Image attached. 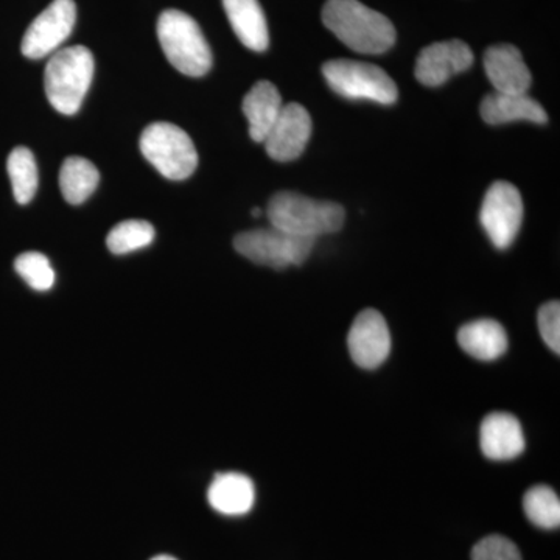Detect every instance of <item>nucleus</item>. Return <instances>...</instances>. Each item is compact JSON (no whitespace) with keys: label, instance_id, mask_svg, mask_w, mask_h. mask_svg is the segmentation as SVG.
Instances as JSON below:
<instances>
[{"label":"nucleus","instance_id":"obj_7","mask_svg":"<svg viewBox=\"0 0 560 560\" xmlns=\"http://www.w3.org/2000/svg\"><path fill=\"white\" fill-rule=\"evenodd\" d=\"M315 243L316 238L300 237L271 226L242 232L234 238V248L253 264L283 270L304 264L315 248Z\"/></svg>","mask_w":560,"mask_h":560},{"label":"nucleus","instance_id":"obj_14","mask_svg":"<svg viewBox=\"0 0 560 560\" xmlns=\"http://www.w3.org/2000/svg\"><path fill=\"white\" fill-rule=\"evenodd\" d=\"M481 452L492 460H511L526 448L525 433L510 412H490L480 429Z\"/></svg>","mask_w":560,"mask_h":560},{"label":"nucleus","instance_id":"obj_26","mask_svg":"<svg viewBox=\"0 0 560 560\" xmlns=\"http://www.w3.org/2000/svg\"><path fill=\"white\" fill-rule=\"evenodd\" d=\"M539 330L545 345L559 355L560 353V304L559 301H550L541 305L537 315Z\"/></svg>","mask_w":560,"mask_h":560},{"label":"nucleus","instance_id":"obj_23","mask_svg":"<svg viewBox=\"0 0 560 560\" xmlns=\"http://www.w3.org/2000/svg\"><path fill=\"white\" fill-rule=\"evenodd\" d=\"M153 224L145 220L121 221L106 237V246L116 256L147 248L154 241Z\"/></svg>","mask_w":560,"mask_h":560},{"label":"nucleus","instance_id":"obj_21","mask_svg":"<svg viewBox=\"0 0 560 560\" xmlns=\"http://www.w3.org/2000/svg\"><path fill=\"white\" fill-rule=\"evenodd\" d=\"M14 198L20 205H28L38 190L39 175L35 156L27 147H16L7 161Z\"/></svg>","mask_w":560,"mask_h":560},{"label":"nucleus","instance_id":"obj_3","mask_svg":"<svg viewBox=\"0 0 560 560\" xmlns=\"http://www.w3.org/2000/svg\"><path fill=\"white\" fill-rule=\"evenodd\" d=\"M94 79V55L84 46L57 50L46 66L44 88L58 113L73 116L90 91Z\"/></svg>","mask_w":560,"mask_h":560},{"label":"nucleus","instance_id":"obj_12","mask_svg":"<svg viewBox=\"0 0 560 560\" xmlns=\"http://www.w3.org/2000/svg\"><path fill=\"white\" fill-rule=\"evenodd\" d=\"M474 65V51L459 39L442 40L427 46L416 61V79L423 86L436 88L447 83L456 73Z\"/></svg>","mask_w":560,"mask_h":560},{"label":"nucleus","instance_id":"obj_17","mask_svg":"<svg viewBox=\"0 0 560 560\" xmlns=\"http://www.w3.org/2000/svg\"><path fill=\"white\" fill-rule=\"evenodd\" d=\"M282 108V97L275 84L270 81L254 84L242 103L243 114L249 124L250 139L264 142Z\"/></svg>","mask_w":560,"mask_h":560},{"label":"nucleus","instance_id":"obj_5","mask_svg":"<svg viewBox=\"0 0 560 560\" xmlns=\"http://www.w3.org/2000/svg\"><path fill=\"white\" fill-rule=\"evenodd\" d=\"M139 145L145 160L167 179L184 180L197 171L194 140L176 125L168 121L149 125L140 136Z\"/></svg>","mask_w":560,"mask_h":560},{"label":"nucleus","instance_id":"obj_10","mask_svg":"<svg viewBox=\"0 0 560 560\" xmlns=\"http://www.w3.org/2000/svg\"><path fill=\"white\" fill-rule=\"evenodd\" d=\"M348 346L353 363L363 370H375L385 363L390 352V334L382 313L374 308L361 312L350 327Z\"/></svg>","mask_w":560,"mask_h":560},{"label":"nucleus","instance_id":"obj_13","mask_svg":"<svg viewBox=\"0 0 560 560\" xmlns=\"http://www.w3.org/2000/svg\"><path fill=\"white\" fill-rule=\"evenodd\" d=\"M485 69L495 92L528 94L530 72L522 51L511 44L489 47L485 54Z\"/></svg>","mask_w":560,"mask_h":560},{"label":"nucleus","instance_id":"obj_2","mask_svg":"<svg viewBox=\"0 0 560 560\" xmlns=\"http://www.w3.org/2000/svg\"><path fill=\"white\" fill-rule=\"evenodd\" d=\"M267 215L276 230L311 238L340 231L346 219L337 202L313 200L296 191L276 194L268 202Z\"/></svg>","mask_w":560,"mask_h":560},{"label":"nucleus","instance_id":"obj_22","mask_svg":"<svg viewBox=\"0 0 560 560\" xmlns=\"http://www.w3.org/2000/svg\"><path fill=\"white\" fill-rule=\"evenodd\" d=\"M523 510L534 525L544 529H558L560 525V500L550 486L530 488L523 499Z\"/></svg>","mask_w":560,"mask_h":560},{"label":"nucleus","instance_id":"obj_8","mask_svg":"<svg viewBox=\"0 0 560 560\" xmlns=\"http://www.w3.org/2000/svg\"><path fill=\"white\" fill-rule=\"evenodd\" d=\"M480 221L497 249L510 248L523 221V200L517 187L506 180L493 183L482 200Z\"/></svg>","mask_w":560,"mask_h":560},{"label":"nucleus","instance_id":"obj_19","mask_svg":"<svg viewBox=\"0 0 560 560\" xmlns=\"http://www.w3.org/2000/svg\"><path fill=\"white\" fill-rule=\"evenodd\" d=\"M458 342L464 352L481 361L499 360L508 350V335L499 320H471L458 331Z\"/></svg>","mask_w":560,"mask_h":560},{"label":"nucleus","instance_id":"obj_16","mask_svg":"<svg viewBox=\"0 0 560 560\" xmlns=\"http://www.w3.org/2000/svg\"><path fill=\"white\" fill-rule=\"evenodd\" d=\"M223 7L232 31L243 46L254 51L268 49L270 35L259 0H223Z\"/></svg>","mask_w":560,"mask_h":560},{"label":"nucleus","instance_id":"obj_6","mask_svg":"<svg viewBox=\"0 0 560 560\" xmlns=\"http://www.w3.org/2000/svg\"><path fill=\"white\" fill-rule=\"evenodd\" d=\"M323 75L331 91L349 101L393 105L399 97L394 80L371 62L330 60L323 66Z\"/></svg>","mask_w":560,"mask_h":560},{"label":"nucleus","instance_id":"obj_25","mask_svg":"<svg viewBox=\"0 0 560 560\" xmlns=\"http://www.w3.org/2000/svg\"><path fill=\"white\" fill-rule=\"evenodd\" d=\"M471 560H522V555L514 541L493 534L475 545Z\"/></svg>","mask_w":560,"mask_h":560},{"label":"nucleus","instance_id":"obj_4","mask_svg":"<svg viewBox=\"0 0 560 560\" xmlns=\"http://www.w3.org/2000/svg\"><path fill=\"white\" fill-rule=\"evenodd\" d=\"M162 51L184 75L202 77L212 68L213 57L200 25L179 10H165L158 20Z\"/></svg>","mask_w":560,"mask_h":560},{"label":"nucleus","instance_id":"obj_27","mask_svg":"<svg viewBox=\"0 0 560 560\" xmlns=\"http://www.w3.org/2000/svg\"><path fill=\"white\" fill-rule=\"evenodd\" d=\"M151 560H176V559L172 558V556H156V558H153Z\"/></svg>","mask_w":560,"mask_h":560},{"label":"nucleus","instance_id":"obj_11","mask_svg":"<svg viewBox=\"0 0 560 560\" xmlns=\"http://www.w3.org/2000/svg\"><path fill=\"white\" fill-rule=\"evenodd\" d=\"M313 130L312 117L300 103H289L280 110L264 140L268 156L278 162L298 160L304 153Z\"/></svg>","mask_w":560,"mask_h":560},{"label":"nucleus","instance_id":"obj_18","mask_svg":"<svg viewBox=\"0 0 560 560\" xmlns=\"http://www.w3.org/2000/svg\"><path fill=\"white\" fill-rule=\"evenodd\" d=\"M480 110L482 119L489 125L510 124L517 120L547 124L548 120L544 106L530 98L528 94L493 92L486 95Z\"/></svg>","mask_w":560,"mask_h":560},{"label":"nucleus","instance_id":"obj_1","mask_svg":"<svg viewBox=\"0 0 560 560\" xmlns=\"http://www.w3.org/2000/svg\"><path fill=\"white\" fill-rule=\"evenodd\" d=\"M323 22L342 44L359 54H385L396 43L393 22L359 0H327Z\"/></svg>","mask_w":560,"mask_h":560},{"label":"nucleus","instance_id":"obj_15","mask_svg":"<svg viewBox=\"0 0 560 560\" xmlns=\"http://www.w3.org/2000/svg\"><path fill=\"white\" fill-rule=\"evenodd\" d=\"M208 500L210 506L220 514L237 517L253 510L256 488L246 475L228 471V474L217 475L210 482Z\"/></svg>","mask_w":560,"mask_h":560},{"label":"nucleus","instance_id":"obj_20","mask_svg":"<svg viewBox=\"0 0 560 560\" xmlns=\"http://www.w3.org/2000/svg\"><path fill=\"white\" fill-rule=\"evenodd\" d=\"M101 183V173L91 161L72 156L62 162L60 187L62 197L69 205H81L94 194Z\"/></svg>","mask_w":560,"mask_h":560},{"label":"nucleus","instance_id":"obj_28","mask_svg":"<svg viewBox=\"0 0 560 560\" xmlns=\"http://www.w3.org/2000/svg\"><path fill=\"white\" fill-rule=\"evenodd\" d=\"M253 215L260 217V209L259 208L253 209Z\"/></svg>","mask_w":560,"mask_h":560},{"label":"nucleus","instance_id":"obj_24","mask_svg":"<svg viewBox=\"0 0 560 560\" xmlns=\"http://www.w3.org/2000/svg\"><path fill=\"white\" fill-rule=\"evenodd\" d=\"M14 270L33 290L49 291L55 285L54 268L44 254L35 250L21 254L14 260Z\"/></svg>","mask_w":560,"mask_h":560},{"label":"nucleus","instance_id":"obj_9","mask_svg":"<svg viewBox=\"0 0 560 560\" xmlns=\"http://www.w3.org/2000/svg\"><path fill=\"white\" fill-rule=\"evenodd\" d=\"M77 21V7L73 0H54L43 13L32 22L22 39V55L31 60H40L55 54L69 38Z\"/></svg>","mask_w":560,"mask_h":560}]
</instances>
